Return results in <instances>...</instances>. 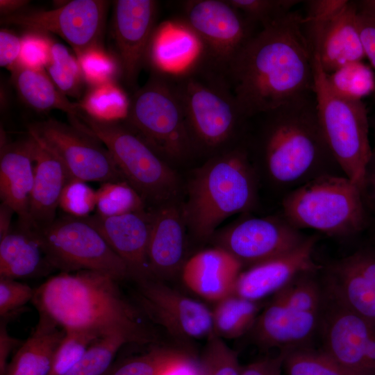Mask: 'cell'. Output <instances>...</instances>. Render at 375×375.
<instances>
[{
	"mask_svg": "<svg viewBox=\"0 0 375 375\" xmlns=\"http://www.w3.org/2000/svg\"><path fill=\"white\" fill-rule=\"evenodd\" d=\"M88 218L126 264L131 278L151 276L148 260L151 208L108 217L95 214Z\"/></svg>",
	"mask_w": 375,
	"mask_h": 375,
	"instance_id": "obj_21",
	"label": "cell"
},
{
	"mask_svg": "<svg viewBox=\"0 0 375 375\" xmlns=\"http://www.w3.org/2000/svg\"><path fill=\"white\" fill-rule=\"evenodd\" d=\"M33 137L35 141V162L29 216L33 231H38L55 220L60 194L70 177L60 160Z\"/></svg>",
	"mask_w": 375,
	"mask_h": 375,
	"instance_id": "obj_25",
	"label": "cell"
},
{
	"mask_svg": "<svg viewBox=\"0 0 375 375\" xmlns=\"http://www.w3.org/2000/svg\"><path fill=\"white\" fill-rule=\"evenodd\" d=\"M285 350L266 356L242 367L240 375H282Z\"/></svg>",
	"mask_w": 375,
	"mask_h": 375,
	"instance_id": "obj_48",
	"label": "cell"
},
{
	"mask_svg": "<svg viewBox=\"0 0 375 375\" xmlns=\"http://www.w3.org/2000/svg\"><path fill=\"white\" fill-rule=\"evenodd\" d=\"M34 289L15 279L0 277V316L10 317L28 301H32Z\"/></svg>",
	"mask_w": 375,
	"mask_h": 375,
	"instance_id": "obj_44",
	"label": "cell"
},
{
	"mask_svg": "<svg viewBox=\"0 0 375 375\" xmlns=\"http://www.w3.org/2000/svg\"><path fill=\"white\" fill-rule=\"evenodd\" d=\"M212 310L214 333L224 339L238 338L249 333L261 311V302L235 294L215 303Z\"/></svg>",
	"mask_w": 375,
	"mask_h": 375,
	"instance_id": "obj_31",
	"label": "cell"
},
{
	"mask_svg": "<svg viewBox=\"0 0 375 375\" xmlns=\"http://www.w3.org/2000/svg\"><path fill=\"white\" fill-rule=\"evenodd\" d=\"M347 0H311L306 1V13L303 23L306 30L324 24L340 11L348 3Z\"/></svg>",
	"mask_w": 375,
	"mask_h": 375,
	"instance_id": "obj_45",
	"label": "cell"
},
{
	"mask_svg": "<svg viewBox=\"0 0 375 375\" xmlns=\"http://www.w3.org/2000/svg\"><path fill=\"white\" fill-rule=\"evenodd\" d=\"M308 238L281 215L243 217L216 231L215 247L231 254L243 269L287 253Z\"/></svg>",
	"mask_w": 375,
	"mask_h": 375,
	"instance_id": "obj_15",
	"label": "cell"
},
{
	"mask_svg": "<svg viewBox=\"0 0 375 375\" xmlns=\"http://www.w3.org/2000/svg\"><path fill=\"white\" fill-rule=\"evenodd\" d=\"M374 240H375V238H374Z\"/></svg>",
	"mask_w": 375,
	"mask_h": 375,
	"instance_id": "obj_57",
	"label": "cell"
},
{
	"mask_svg": "<svg viewBox=\"0 0 375 375\" xmlns=\"http://www.w3.org/2000/svg\"><path fill=\"white\" fill-rule=\"evenodd\" d=\"M241 263L224 249L214 247L188 259L181 271L185 285L209 301L217 302L234 293Z\"/></svg>",
	"mask_w": 375,
	"mask_h": 375,
	"instance_id": "obj_24",
	"label": "cell"
},
{
	"mask_svg": "<svg viewBox=\"0 0 375 375\" xmlns=\"http://www.w3.org/2000/svg\"><path fill=\"white\" fill-rule=\"evenodd\" d=\"M362 273L375 287V241L351 253Z\"/></svg>",
	"mask_w": 375,
	"mask_h": 375,
	"instance_id": "obj_52",
	"label": "cell"
},
{
	"mask_svg": "<svg viewBox=\"0 0 375 375\" xmlns=\"http://www.w3.org/2000/svg\"><path fill=\"white\" fill-rule=\"evenodd\" d=\"M254 25L267 26L293 11L299 0H227Z\"/></svg>",
	"mask_w": 375,
	"mask_h": 375,
	"instance_id": "obj_40",
	"label": "cell"
},
{
	"mask_svg": "<svg viewBox=\"0 0 375 375\" xmlns=\"http://www.w3.org/2000/svg\"><path fill=\"white\" fill-rule=\"evenodd\" d=\"M138 192L126 181L101 183L97 190L96 209L102 217H115L146 209Z\"/></svg>",
	"mask_w": 375,
	"mask_h": 375,
	"instance_id": "obj_35",
	"label": "cell"
},
{
	"mask_svg": "<svg viewBox=\"0 0 375 375\" xmlns=\"http://www.w3.org/2000/svg\"><path fill=\"white\" fill-rule=\"evenodd\" d=\"M174 20L197 40L199 49L194 60L226 79L234 60L257 31L256 25L227 0L179 1Z\"/></svg>",
	"mask_w": 375,
	"mask_h": 375,
	"instance_id": "obj_10",
	"label": "cell"
},
{
	"mask_svg": "<svg viewBox=\"0 0 375 375\" xmlns=\"http://www.w3.org/2000/svg\"><path fill=\"white\" fill-rule=\"evenodd\" d=\"M19 64L44 70L49 62L51 40L42 33L30 31L22 38Z\"/></svg>",
	"mask_w": 375,
	"mask_h": 375,
	"instance_id": "obj_43",
	"label": "cell"
},
{
	"mask_svg": "<svg viewBox=\"0 0 375 375\" xmlns=\"http://www.w3.org/2000/svg\"><path fill=\"white\" fill-rule=\"evenodd\" d=\"M174 167L198 158L183 107L168 73L151 71L129 99L124 121Z\"/></svg>",
	"mask_w": 375,
	"mask_h": 375,
	"instance_id": "obj_6",
	"label": "cell"
},
{
	"mask_svg": "<svg viewBox=\"0 0 375 375\" xmlns=\"http://www.w3.org/2000/svg\"><path fill=\"white\" fill-rule=\"evenodd\" d=\"M226 79L248 119L314 94V53L303 15L292 11L257 31Z\"/></svg>",
	"mask_w": 375,
	"mask_h": 375,
	"instance_id": "obj_1",
	"label": "cell"
},
{
	"mask_svg": "<svg viewBox=\"0 0 375 375\" xmlns=\"http://www.w3.org/2000/svg\"><path fill=\"white\" fill-rule=\"evenodd\" d=\"M168 74L182 103L198 158L206 160L244 140L249 119L224 76L194 60Z\"/></svg>",
	"mask_w": 375,
	"mask_h": 375,
	"instance_id": "obj_5",
	"label": "cell"
},
{
	"mask_svg": "<svg viewBox=\"0 0 375 375\" xmlns=\"http://www.w3.org/2000/svg\"><path fill=\"white\" fill-rule=\"evenodd\" d=\"M319 311L301 310L276 292L259 313L249 334L253 342L265 350L312 346L317 336Z\"/></svg>",
	"mask_w": 375,
	"mask_h": 375,
	"instance_id": "obj_18",
	"label": "cell"
},
{
	"mask_svg": "<svg viewBox=\"0 0 375 375\" xmlns=\"http://www.w3.org/2000/svg\"><path fill=\"white\" fill-rule=\"evenodd\" d=\"M49 268L35 231L19 227L0 239V277L30 278Z\"/></svg>",
	"mask_w": 375,
	"mask_h": 375,
	"instance_id": "obj_29",
	"label": "cell"
},
{
	"mask_svg": "<svg viewBox=\"0 0 375 375\" xmlns=\"http://www.w3.org/2000/svg\"><path fill=\"white\" fill-rule=\"evenodd\" d=\"M70 119L105 145L125 181L146 204L154 208L181 198V181L174 168L124 121L101 122L82 112Z\"/></svg>",
	"mask_w": 375,
	"mask_h": 375,
	"instance_id": "obj_8",
	"label": "cell"
},
{
	"mask_svg": "<svg viewBox=\"0 0 375 375\" xmlns=\"http://www.w3.org/2000/svg\"><path fill=\"white\" fill-rule=\"evenodd\" d=\"M22 49L21 38L6 29L0 31V65L9 69L19 59Z\"/></svg>",
	"mask_w": 375,
	"mask_h": 375,
	"instance_id": "obj_49",
	"label": "cell"
},
{
	"mask_svg": "<svg viewBox=\"0 0 375 375\" xmlns=\"http://www.w3.org/2000/svg\"><path fill=\"white\" fill-rule=\"evenodd\" d=\"M0 197L18 215L19 227L32 228L29 206L33 185L35 141L25 139L8 142L3 138L0 152Z\"/></svg>",
	"mask_w": 375,
	"mask_h": 375,
	"instance_id": "obj_23",
	"label": "cell"
},
{
	"mask_svg": "<svg viewBox=\"0 0 375 375\" xmlns=\"http://www.w3.org/2000/svg\"><path fill=\"white\" fill-rule=\"evenodd\" d=\"M283 372L285 375H362L347 369L312 346L285 350Z\"/></svg>",
	"mask_w": 375,
	"mask_h": 375,
	"instance_id": "obj_34",
	"label": "cell"
},
{
	"mask_svg": "<svg viewBox=\"0 0 375 375\" xmlns=\"http://www.w3.org/2000/svg\"><path fill=\"white\" fill-rule=\"evenodd\" d=\"M178 350L154 347L147 353L123 360L107 375H159Z\"/></svg>",
	"mask_w": 375,
	"mask_h": 375,
	"instance_id": "obj_41",
	"label": "cell"
},
{
	"mask_svg": "<svg viewBox=\"0 0 375 375\" xmlns=\"http://www.w3.org/2000/svg\"><path fill=\"white\" fill-rule=\"evenodd\" d=\"M320 276L347 306L375 325V287L352 254L322 265Z\"/></svg>",
	"mask_w": 375,
	"mask_h": 375,
	"instance_id": "obj_26",
	"label": "cell"
},
{
	"mask_svg": "<svg viewBox=\"0 0 375 375\" xmlns=\"http://www.w3.org/2000/svg\"><path fill=\"white\" fill-rule=\"evenodd\" d=\"M359 14L375 22V0L356 1Z\"/></svg>",
	"mask_w": 375,
	"mask_h": 375,
	"instance_id": "obj_55",
	"label": "cell"
},
{
	"mask_svg": "<svg viewBox=\"0 0 375 375\" xmlns=\"http://www.w3.org/2000/svg\"><path fill=\"white\" fill-rule=\"evenodd\" d=\"M319 239L318 234L309 235L295 249L242 269L236 280L234 294L261 301L282 290L298 276L320 270L322 265L313 258Z\"/></svg>",
	"mask_w": 375,
	"mask_h": 375,
	"instance_id": "obj_19",
	"label": "cell"
},
{
	"mask_svg": "<svg viewBox=\"0 0 375 375\" xmlns=\"http://www.w3.org/2000/svg\"><path fill=\"white\" fill-rule=\"evenodd\" d=\"M200 361L203 375L240 374L242 366L237 352L215 333L206 339Z\"/></svg>",
	"mask_w": 375,
	"mask_h": 375,
	"instance_id": "obj_39",
	"label": "cell"
},
{
	"mask_svg": "<svg viewBox=\"0 0 375 375\" xmlns=\"http://www.w3.org/2000/svg\"><path fill=\"white\" fill-rule=\"evenodd\" d=\"M8 317H1L0 324V375H6L8 358L11 351L22 343L12 337L7 330Z\"/></svg>",
	"mask_w": 375,
	"mask_h": 375,
	"instance_id": "obj_51",
	"label": "cell"
},
{
	"mask_svg": "<svg viewBox=\"0 0 375 375\" xmlns=\"http://www.w3.org/2000/svg\"><path fill=\"white\" fill-rule=\"evenodd\" d=\"M35 232L53 269L66 273L95 271L119 281L130 278L126 264L88 217L67 215Z\"/></svg>",
	"mask_w": 375,
	"mask_h": 375,
	"instance_id": "obj_11",
	"label": "cell"
},
{
	"mask_svg": "<svg viewBox=\"0 0 375 375\" xmlns=\"http://www.w3.org/2000/svg\"><path fill=\"white\" fill-rule=\"evenodd\" d=\"M245 140L260 181L283 197L317 178L345 176L321 128L315 94L250 117Z\"/></svg>",
	"mask_w": 375,
	"mask_h": 375,
	"instance_id": "obj_2",
	"label": "cell"
},
{
	"mask_svg": "<svg viewBox=\"0 0 375 375\" xmlns=\"http://www.w3.org/2000/svg\"><path fill=\"white\" fill-rule=\"evenodd\" d=\"M84 81L92 87L115 82L121 76L117 58L105 51L101 47L85 50L76 56Z\"/></svg>",
	"mask_w": 375,
	"mask_h": 375,
	"instance_id": "obj_38",
	"label": "cell"
},
{
	"mask_svg": "<svg viewBox=\"0 0 375 375\" xmlns=\"http://www.w3.org/2000/svg\"><path fill=\"white\" fill-rule=\"evenodd\" d=\"M314 93L318 120L326 142L344 175L360 190L371 154L370 119L362 101L332 92L314 53Z\"/></svg>",
	"mask_w": 375,
	"mask_h": 375,
	"instance_id": "obj_9",
	"label": "cell"
},
{
	"mask_svg": "<svg viewBox=\"0 0 375 375\" xmlns=\"http://www.w3.org/2000/svg\"><path fill=\"white\" fill-rule=\"evenodd\" d=\"M81 112L101 122L124 121L129 99L115 82L92 86L78 103Z\"/></svg>",
	"mask_w": 375,
	"mask_h": 375,
	"instance_id": "obj_32",
	"label": "cell"
},
{
	"mask_svg": "<svg viewBox=\"0 0 375 375\" xmlns=\"http://www.w3.org/2000/svg\"><path fill=\"white\" fill-rule=\"evenodd\" d=\"M374 95H375V92H374Z\"/></svg>",
	"mask_w": 375,
	"mask_h": 375,
	"instance_id": "obj_56",
	"label": "cell"
},
{
	"mask_svg": "<svg viewBox=\"0 0 375 375\" xmlns=\"http://www.w3.org/2000/svg\"><path fill=\"white\" fill-rule=\"evenodd\" d=\"M306 31L313 53L326 74L347 63L365 58L356 1H349L331 19Z\"/></svg>",
	"mask_w": 375,
	"mask_h": 375,
	"instance_id": "obj_22",
	"label": "cell"
},
{
	"mask_svg": "<svg viewBox=\"0 0 375 375\" xmlns=\"http://www.w3.org/2000/svg\"><path fill=\"white\" fill-rule=\"evenodd\" d=\"M370 129L372 131L371 154L365 167L360 192L367 212L375 217V115L370 119Z\"/></svg>",
	"mask_w": 375,
	"mask_h": 375,
	"instance_id": "obj_46",
	"label": "cell"
},
{
	"mask_svg": "<svg viewBox=\"0 0 375 375\" xmlns=\"http://www.w3.org/2000/svg\"><path fill=\"white\" fill-rule=\"evenodd\" d=\"M358 24L365 58L375 69V22L358 12Z\"/></svg>",
	"mask_w": 375,
	"mask_h": 375,
	"instance_id": "obj_50",
	"label": "cell"
},
{
	"mask_svg": "<svg viewBox=\"0 0 375 375\" xmlns=\"http://www.w3.org/2000/svg\"><path fill=\"white\" fill-rule=\"evenodd\" d=\"M10 69L12 82L22 100L38 111L57 109L69 117L81 112L78 103L71 102L53 84L44 70L17 63Z\"/></svg>",
	"mask_w": 375,
	"mask_h": 375,
	"instance_id": "obj_30",
	"label": "cell"
},
{
	"mask_svg": "<svg viewBox=\"0 0 375 375\" xmlns=\"http://www.w3.org/2000/svg\"><path fill=\"white\" fill-rule=\"evenodd\" d=\"M108 5L107 1L102 0H73L52 10L5 15L1 22L31 31L58 35L77 56L87 49L101 47Z\"/></svg>",
	"mask_w": 375,
	"mask_h": 375,
	"instance_id": "obj_16",
	"label": "cell"
},
{
	"mask_svg": "<svg viewBox=\"0 0 375 375\" xmlns=\"http://www.w3.org/2000/svg\"><path fill=\"white\" fill-rule=\"evenodd\" d=\"M119 281L104 273L60 272L34 289L40 317L64 330H87L102 337L121 335L129 344H147L154 336L138 308L121 292Z\"/></svg>",
	"mask_w": 375,
	"mask_h": 375,
	"instance_id": "obj_3",
	"label": "cell"
},
{
	"mask_svg": "<svg viewBox=\"0 0 375 375\" xmlns=\"http://www.w3.org/2000/svg\"><path fill=\"white\" fill-rule=\"evenodd\" d=\"M159 375H203L200 359L178 349L167 362Z\"/></svg>",
	"mask_w": 375,
	"mask_h": 375,
	"instance_id": "obj_47",
	"label": "cell"
},
{
	"mask_svg": "<svg viewBox=\"0 0 375 375\" xmlns=\"http://www.w3.org/2000/svg\"><path fill=\"white\" fill-rule=\"evenodd\" d=\"M126 344L129 343L121 335H109L99 339L65 375H103L108 369L119 349Z\"/></svg>",
	"mask_w": 375,
	"mask_h": 375,
	"instance_id": "obj_37",
	"label": "cell"
},
{
	"mask_svg": "<svg viewBox=\"0 0 375 375\" xmlns=\"http://www.w3.org/2000/svg\"><path fill=\"white\" fill-rule=\"evenodd\" d=\"M112 33L121 76L126 87L138 88V80L147 63V53L157 26L158 1L154 0L115 1Z\"/></svg>",
	"mask_w": 375,
	"mask_h": 375,
	"instance_id": "obj_17",
	"label": "cell"
},
{
	"mask_svg": "<svg viewBox=\"0 0 375 375\" xmlns=\"http://www.w3.org/2000/svg\"><path fill=\"white\" fill-rule=\"evenodd\" d=\"M65 331L43 317L8 362L6 375H49Z\"/></svg>",
	"mask_w": 375,
	"mask_h": 375,
	"instance_id": "obj_28",
	"label": "cell"
},
{
	"mask_svg": "<svg viewBox=\"0 0 375 375\" xmlns=\"http://www.w3.org/2000/svg\"><path fill=\"white\" fill-rule=\"evenodd\" d=\"M28 1L22 0H1V13L3 16L19 12V9L27 4Z\"/></svg>",
	"mask_w": 375,
	"mask_h": 375,
	"instance_id": "obj_54",
	"label": "cell"
},
{
	"mask_svg": "<svg viewBox=\"0 0 375 375\" xmlns=\"http://www.w3.org/2000/svg\"><path fill=\"white\" fill-rule=\"evenodd\" d=\"M28 133L60 160L70 179L101 183L125 181L105 145L76 124L49 119L31 124Z\"/></svg>",
	"mask_w": 375,
	"mask_h": 375,
	"instance_id": "obj_13",
	"label": "cell"
},
{
	"mask_svg": "<svg viewBox=\"0 0 375 375\" xmlns=\"http://www.w3.org/2000/svg\"><path fill=\"white\" fill-rule=\"evenodd\" d=\"M199 47L194 35L174 19L156 26L149 47L147 62L152 71L176 73L197 57Z\"/></svg>",
	"mask_w": 375,
	"mask_h": 375,
	"instance_id": "obj_27",
	"label": "cell"
},
{
	"mask_svg": "<svg viewBox=\"0 0 375 375\" xmlns=\"http://www.w3.org/2000/svg\"><path fill=\"white\" fill-rule=\"evenodd\" d=\"M329 88L336 95L352 101H362L375 92V74L362 61L347 63L326 74Z\"/></svg>",
	"mask_w": 375,
	"mask_h": 375,
	"instance_id": "obj_33",
	"label": "cell"
},
{
	"mask_svg": "<svg viewBox=\"0 0 375 375\" xmlns=\"http://www.w3.org/2000/svg\"><path fill=\"white\" fill-rule=\"evenodd\" d=\"M183 203L178 198L151 208L149 265L151 276L162 281L181 273L186 261L188 230Z\"/></svg>",
	"mask_w": 375,
	"mask_h": 375,
	"instance_id": "obj_20",
	"label": "cell"
},
{
	"mask_svg": "<svg viewBox=\"0 0 375 375\" xmlns=\"http://www.w3.org/2000/svg\"><path fill=\"white\" fill-rule=\"evenodd\" d=\"M281 215L298 229L346 238L362 231L368 212L359 188L342 175L323 176L285 194Z\"/></svg>",
	"mask_w": 375,
	"mask_h": 375,
	"instance_id": "obj_7",
	"label": "cell"
},
{
	"mask_svg": "<svg viewBox=\"0 0 375 375\" xmlns=\"http://www.w3.org/2000/svg\"><path fill=\"white\" fill-rule=\"evenodd\" d=\"M137 307L176 340L188 343L208 338L213 331L212 310L201 302L153 276L133 280Z\"/></svg>",
	"mask_w": 375,
	"mask_h": 375,
	"instance_id": "obj_14",
	"label": "cell"
},
{
	"mask_svg": "<svg viewBox=\"0 0 375 375\" xmlns=\"http://www.w3.org/2000/svg\"><path fill=\"white\" fill-rule=\"evenodd\" d=\"M97 191L87 182L71 178L65 185L59 200V207L67 215L86 218L96 208Z\"/></svg>",
	"mask_w": 375,
	"mask_h": 375,
	"instance_id": "obj_42",
	"label": "cell"
},
{
	"mask_svg": "<svg viewBox=\"0 0 375 375\" xmlns=\"http://www.w3.org/2000/svg\"><path fill=\"white\" fill-rule=\"evenodd\" d=\"M14 212L10 206L1 202L0 206V239L11 231V217Z\"/></svg>",
	"mask_w": 375,
	"mask_h": 375,
	"instance_id": "obj_53",
	"label": "cell"
},
{
	"mask_svg": "<svg viewBox=\"0 0 375 375\" xmlns=\"http://www.w3.org/2000/svg\"><path fill=\"white\" fill-rule=\"evenodd\" d=\"M260 178L245 138L206 159L192 173L183 212L190 235L210 240L219 225L238 213H248L258 203Z\"/></svg>",
	"mask_w": 375,
	"mask_h": 375,
	"instance_id": "obj_4",
	"label": "cell"
},
{
	"mask_svg": "<svg viewBox=\"0 0 375 375\" xmlns=\"http://www.w3.org/2000/svg\"><path fill=\"white\" fill-rule=\"evenodd\" d=\"M321 281L317 336L319 349L355 373L375 375V325L347 306Z\"/></svg>",
	"mask_w": 375,
	"mask_h": 375,
	"instance_id": "obj_12",
	"label": "cell"
},
{
	"mask_svg": "<svg viewBox=\"0 0 375 375\" xmlns=\"http://www.w3.org/2000/svg\"><path fill=\"white\" fill-rule=\"evenodd\" d=\"M65 334L58 345L49 375H65L84 356L90 347L103 338L87 330H65Z\"/></svg>",
	"mask_w": 375,
	"mask_h": 375,
	"instance_id": "obj_36",
	"label": "cell"
}]
</instances>
